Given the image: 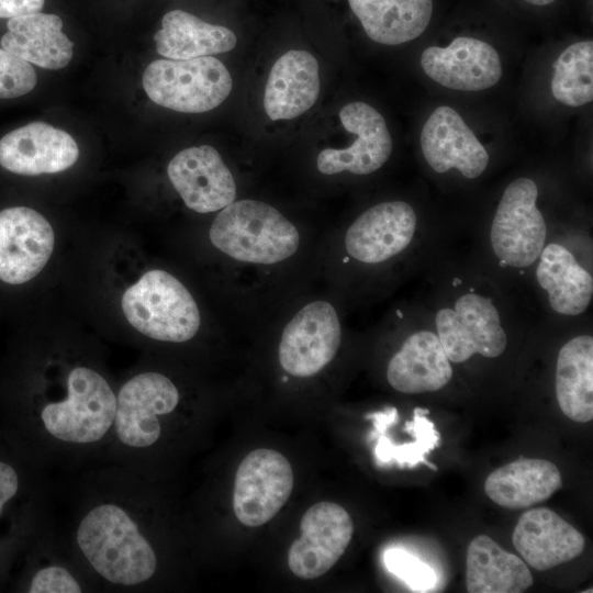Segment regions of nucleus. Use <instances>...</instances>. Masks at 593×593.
<instances>
[{"instance_id": "obj_30", "label": "nucleus", "mask_w": 593, "mask_h": 593, "mask_svg": "<svg viewBox=\"0 0 593 593\" xmlns=\"http://www.w3.org/2000/svg\"><path fill=\"white\" fill-rule=\"evenodd\" d=\"M428 413L429 411L426 409L416 407L413 419L405 423L406 432L414 437L413 441L396 445L383 434L378 435L374 457L379 466L395 462L400 468H413L418 463H424L428 468L437 470L426 459V456L439 446L440 439L434 423L425 416Z\"/></svg>"}, {"instance_id": "obj_12", "label": "nucleus", "mask_w": 593, "mask_h": 593, "mask_svg": "<svg viewBox=\"0 0 593 593\" xmlns=\"http://www.w3.org/2000/svg\"><path fill=\"white\" fill-rule=\"evenodd\" d=\"M55 235L48 221L26 206L0 212V280L22 284L45 267Z\"/></svg>"}, {"instance_id": "obj_18", "label": "nucleus", "mask_w": 593, "mask_h": 593, "mask_svg": "<svg viewBox=\"0 0 593 593\" xmlns=\"http://www.w3.org/2000/svg\"><path fill=\"white\" fill-rule=\"evenodd\" d=\"M415 228L416 214L409 203L382 202L368 209L349 226L346 250L359 261L382 262L409 246Z\"/></svg>"}, {"instance_id": "obj_10", "label": "nucleus", "mask_w": 593, "mask_h": 593, "mask_svg": "<svg viewBox=\"0 0 593 593\" xmlns=\"http://www.w3.org/2000/svg\"><path fill=\"white\" fill-rule=\"evenodd\" d=\"M342 328L334 306L315 301L303 306L286 325L279 361L290 374L305 378L320 372L335 357Z\"/></svg>"}, {"instance_id": "obj_28", "label": "nucleus", "mask_w": 593, "mask_h": 593, "mask_svg": "<svg viewBox=\"0 0 593 593\" xmlns=\"http://www.w3.org/2000/svg\"><path fill=\"white\" fill-rule=\"evenodd\" d=\"M556 395L562 413L586 423L593 418V338L581 335L566 343L556 368Z\"/></svg>"}, {"instance_id": "obj_1", "label": "nucleus", "mask_w": 593, "mask_h": 593, "mask_svg": "<svg viewBox=\"0 0 593 593\" xmlns=\"http://www.w3.org/2000/svg\"><path fill=\"white\" fill-rule=\"evenodd\" d=\"M75 537L89 566L111 584L138 586L156 572L153 545L121 504L102 502L92 506L81 517Z\"/></svg>"}, {"instance_id": "obj_26", "label": "nucleus", "mask_w": 593, "mask_h": 593, "mask_svg": "<svg viewBox=\"0 0 593 593\" xmlns=\"http://www.w3.org/2000/svg\"><path fill=\"white\" fill-rule=\"evenodd\" d=\"M154 41L159 55L169 59H190L230 52L237 38L225 26L208 23L182 10H172L164 15Z\"/></svg>"}, {"instance_id": "obj_35", "label": "nucleus", "mask_w": 593, "mask_h": 593, "mask_svg": "<svg viewBox=\"0 0 593 593\" xmlns=\"http://www.w3.org/2000/svg\"><path fill=\"white\" fill-rule=\"evenodd\" d=\"M45 0H0V19L38 12Z\"/></svg>"}, {"instance_id": "obj_4", "label": "nucleus", "mask_w": 593, "mask_h": 593, "mask_svg": "<svg viewBox=\"0 0 593 593\" xmlns=\"http://www.w3.org/2000/svg\"><path fill=\"white\" fill-rule=\"evenodd\" d=\"M121 304L127 322L156 340L187 342L200 327L194 299L177 278L164 270L145 272L126 289Z\"/></svg>"}, {"instance_id": "obj_8", "label": "nucleus", "mask_w": 593, "mask_h": 593, "mask_svg": "<svg viewBox=\"0 0 593 593\" xmlns=\"http://www.w3.org/2000/svg\"><path fill=\"white\" fill-rule=\"evenodd\" d=\"M293 483L291 465L283 455L268 448L250 451L236 471L233 492L236 517L248 527L266 524L287 503Z\"/></svg>"}, {"instance_id": "obj_11", "label": "nucleus", "mask_w": 593, "mask_h": 593, "mask_svg": "<svg viewBox=\"0 0 593 593\" xmlns=\"http://www.w3.org/2000/svg\"><path fill=\"white\" fill-rule=\"evenodd\" d=\"M301 536L288 552V566L300 579L326 573L343 556L354 533L347 511L333 502H318L302 516Z\"/></svg>"}, {"instance_id": "obj_24", "label": "nucleus", "mask_w": 593, "mask_h": 593, "mask_svg": "<svg viewBox=\"0 0 593 593\" xmlns=\"http://www.w3.org/2000/svg\"><path fill=\"white\" fill-rule=\"evenodd\" d=\"M533 583L526 563L489 536L479 535L468 545L466 588L469 593H522Z\"/></svg>"}, {"instance_id": "obj_21", "label": "nucleus", "mask_w": 593, "mask_h": 593, "mask_svg": "<svg viewBox=\"0 0 593 593\" xmlns=\"http://www.w3.org/2000/svg\"><path fill=\"white\" fill-rule=\"evenodd\" d=\"M452 368L438 336L428 331L412 334L391 358L387 369L390 385L399 392H434L451 380Z\"/></svg>"}, {"instance_id": "obj_14", "label": "nucleus", "mask_w": 593, "mask_h": 593, "mask_svg": "<svg viewBox=\"0 0 593 593\" xmlns=\"http://www.w3.org/2000/svg\"><path fill=\"white\" fill-rule=\"evenodd\" d=\"M167 174L184 204L198 213L221 210L236 198L233 175L210 145L179 152L170 160Z\"/></svg>"}, {"instance_id": "obj_3", "label": "nucleus", "mask_w": 593, "mask_h": 593, "mask_svg": "<svg viewBox=\"0 0 593 593\" xmlns=\"http://www.w3.org/2000/svg\"><path fill=\"white\" fill-rule=\"evenodd\" d=\"M115 409L116 395L109 382L96 370L78 366L67 374L65 395L44 404L40 419L51 438L87 446L112 430Z\"/></svg>"}, {"instance_id": "obj_17", "label": "nucleus", "mask_w": 593, "mask_h": 593, "mask_svg": "<svg viewBox=\"0 0 593 593\" xmlns=\"http://www.w3.org/2000/svg\"><path fill=\"white\" fill-rule=\"evenodd\" d=\"M78 156L75 139L44 122L15 128L0 139V165L19 175L60 172L71 167Z\"/></svg>"}, {"instance_id": "obj_16", "label": "nucleus", "mask_w": 593, "mask_h": 593, "mask_svg": "<svg viewBox=\"0 0 593 593\" xmlns=\"http://www.w3.org/2000/svg\"><path fill=\"white\" fill-rule=\"evenodd\" d=\"M421 148L427 164L438 174L456 168L469 179L489 165V154L459 113L441 105L433 111L421 132Z\"/></svg>"}, {"instance_id": "obj_29", "label": "nucleus", "mask_w": 593, "mask_h": 593, "mask_svg": "<svg viewBox=\"0 0 593 593\" xmlns=\"http://www.w3.org/2000/svg\"><path fill=\"white\" fill-rule=\"evenodd\" d=\"M551 92L560 103L578 108L593 99V41L568 46L553 63Z\"/></svg>"}, {"instance_id": "obj_25", "label": "nucleus", "mask_w": 593, "mask_h": 593, "mask_svg": "<svg viewBox=\"0 0 593 593\" xmlns=\"http://www.w3.org/2000/svg\"><path fill=\"white\" fill-rule=\"evenodd\" d=\"M366 34L383 45L418 37L428 26L433 0H348Z\"/></svg>"}, {"instance_id": "obj_33", "label": "nucleus", "mask_w": 593, "mask_h": 593, "mask_svg": "<svg viewBox=\"0 0 593 593\" xmlns=\"http://www.w3.org/2000/svg\"><path fill=\"white\" fill-rule=\"evenodd\" d=\"M82 585L66 568L48 564L33 575L29 592L31 593H80Z\"/></svg>"}, {"instance_id": "obj_7", "label": "nucleus", "mask_w": 593, "mask_h": 593, "mask_svg": "<svg viewBox=\"0 0 593 593\" xmlns=\"http://www.w3.org/2000/svg\"><path fill=\"white\" fill-rule=\"evenodd\" d=\"M178 403V389L166 376L158 372L134 376L116 395L112 430L124 447L148 448L161 435L160 417L174 412Z\"/></svg>"}, {"instance_id": "obj_5", "label": "nucleus", "mask_w": 593, "mask_h": 593, "mask_svg": "<svg viewBox=\"0 0 593 593\" xmlns=\"http://www.w3.org/2000/svg\"><path fill=\"white\" fill-rule=\"evenodd\" d=\"M143 87L156 104L183 113H202L219 107L231 93L233 80L215 57L157 59L143 75Z\"/></svg>"}, {"instance_id": "obj_38", "label": "nucleus", "mask_w": 593, "mask_h": 593, "mask_svg": "<svg viewBox=\"0 0 593 593\" xmlns=\"http://www.w3.org/2000/svg\"><path fill=\"white\" fill-rule=\"evenodd\" d=\"M460 283H461V280H459V279H458V280L456 279V280L454 281V286L460 284Z\"/></svg>"}, {"instance_id": "obj_20", "label": "nucleus", "mask_w": 593, "mask_h": 593, "mask_svg": "<svg viewBox=\"0 0 593 593\" xmlns=\"http://www.w3.org/2000/svg\"><path fill=\"white\" fill-rule=\"evenodd\" d=\"M321 82L318 63L309 52L291 49L273 64L265 88L264 108L272 120H292L315 103Z\"/></svg>"}, {"instance_id": "obj_9", "label": "nucleus", "mask_w": 593, "mask_h": 593, "mask_svg": "<svg viewBox=\"0 0 593 593\" xmlns=\"http://www.w3.org/2000/svg\"><path fill=\"white\" fill-rule=\"evenodd\" d=\"M436 327L448 359L456 363L475 354L497 357L507 345L496 307L489 298L475 293L460 296L455 310L441 309L436 315Z\"/></svg>"}, {"instance_id": "obj_6", "label": "nucleus", "mask_w": 593, "mask_h": 593, "mask_svg": "<svg viewBox=\"0 0 593 593\" xmlns=\"http://www.w3.org/2000/svg\"><path fill=\"white\" fill-rule=\"evenodd\" d=\"M538 189L529 178L511 182L499 202L492 226L491 244L500 260L524 268L540 256L546 240V223L536 205Z\"/></svg>"}, {"instance_id": "obj_36", "label": "nucleus", "mask_w": 593, "mask_h": 593, "mask_svg": "<svg viewBox=\"0 0 593 593\" xmlns=\"http://www.w3.org/2000/svg\"><path fill=\"white\" fill-rule=\"evenodd\" d=\"M367 418L373 419L376 435L384 434L387 428L398 421V411L395 407H389L383 412H376L367 415Z\"/></svg>"}, {"instance_id": "obj_19", "label": "nucleus", "mask_w": 593, "mask_h": 593, "mask_svg": "<svg viewBox=\"0 0 593 593\" xmlns=\"http://www.w3.org/2000/svg\"><path fill=\"white\" fill-rule=\"evenodd\" d=\"M513 545L525 562L544 571L568 562L584 549V537L552 510L526 511L513 532Z\"/></svg>"}, {"instance_id": "obj_13", "label": "nucleus", "mask_w": 593, "mask_h": 593, "mask_svg": "<svg viewBox=\"0 0 593 593\" xmlns=\"http://www.w3.org/2000/svg\"><path fill=\"white\" fill-rule=\"evenodd\" d=\"M343 126L356 135L347 148H325L316 160L324 175L349 171L368 175L381 168L389 159L393 142L381 113L362 101L347 103L339 111Z\"/></svg>"}, {"instance_id": "obj_32", "label": "nucleus", "mask_w": 593, "mask_h": 593, "mask_svg": "<svg viewBox=\"0 0 593 593\" xmlns=\"http://www.w3.org/2000/svg\"><path fill=\"white\" fill-rule=\"evenodd\" d=\"M36 82V72L30 63L0 48V99L24 96Z\"/></svg>"}, {"instance_id": "obj_22", "label": "nucleus", "mask_w": 593, "mask_h": 593, "mask_svg": "<svg viewBox=\"0 0 593 593\" xmlns=\"http://www.w3.org/2000/svg\"><path fill=\"white\" fill-rule=\"evenodd\" d=\"M1 46L21 59L45 69L66 67L74 43L63 33V20L52 13L34 12L9 19Z\"/></svg>"}, {"instance_id": "obj_31", "label": "nucleus", "mask_w": 593, "mask_h": 593, "mask_svg": "<svg viewBox=\"0 0 593 593\" xmlns=\"http://www.w3.org/2000/svg\"><path fill=\"white\" fill-rule=\"evenodd\" d=\"M383 559L387 569L413 591H430L437 582V575L430 566L404 549L391 548L385 551Z\"/></svg>"}, {"instance_id": "obj_34", "label": "nucleus", "mask_w": 593, "mask_h": 593, "mask_svg": "<svg viewBox=\"0 0 593 593\" xmlns=\"http://www.w3.org/2000/svg\"><path fill=\"white\" fill-rule=\"evenodd\" d=\"M19 477L12 466L0 461V515L4 505L16 494Z\"/></svg>"}, {"instance_id": "obj_2", "label": "nucleus", "mask_w": 593, "mask_h": 593, "mask_svg": "<svg viewBox=\"0 0 593 593\" xmlns=\"http://www.w3.org/2000/svg\"><path fill=\"white\" fill-rule=\"evenodd\" d=\"M212 244L230 257L271 265L291 257L299 247L296 227L273 206L256 201H234L214 219Z\"/></svg>"}, {"instance_id": "obj_15", "label": "nucleus", "mask_w": 593, "mask_h": 593, "mask_svg": "<svg viewBox=\"0 0 593 593\" xmlns=\"http://www.w3.org/2000/svg\"><path fill=\"white\" fill-rule=\"evenodd\" d=\"M424 72L443 87L459 91L485 90L502 77L501 58L484 41L456 37L448 46H429L421 56Z\"/></svg>"}, {"instance_id": "obj_27", "label": "nucleus", "mask_w": 593, "mask_h": 593, "mask_svg": "<svg viewBox=\"0 0 593 593\" xmlns=\"http://www.w3.org/2000/svg\"><path fill=\"white\" fill-rule=\"evenodd\" d=\"M536 278L539 286L548 292L550 306L560 314H581L591 302L592 276L562 245L549 244L544 247Z\"/></svg>"}, {"instance_id": "obj_37", "label": "nucleus", "mask_w": 593, "mask_h": 593, "mask_svg": "<svg viewBox=\"0 0 593 593\" xmlns=\"http://www.w3.org/2000/svg\"><path fill=\"white\" fill-rule=\"evenodd\" d=\"M528 3L536 4V5H547L552 3L555 0H524Z\"/></svg>"}, {"instance_id": "obj_23", "label": "nucleus", "mask_w": 593, "mask_h": 593, "mask_svg": "<svg viewBox=\"0 0 593 593\" xmlns=\"http://www.w3.org/2000/svg\"><path fill=\"white\" fill-rule=\"evenodd\" d=\"M562 486L557 466L538 458H519L491 472L484 491L495 504L508 508H527L550 499Z\"/></svg>"}]
</instances>
